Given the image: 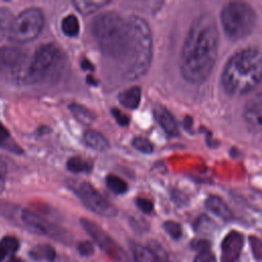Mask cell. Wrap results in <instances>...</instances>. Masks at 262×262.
I'll return each instance as SVG.
<instances>
[{
	"label": "cell",
	"instance_id": "cell-11",
	"mask_svg": "<svg viewBox=\"0 0 262 262\" xmlns=\"http://www.w3.org/2000/svg\"><path fill=\"white\" fill-rule=\"evenodd\" d=\"M21 220L31 230L35 232L47 235L57 241L67 239V233L63 232L61 228L31 211L24 210L21 212Z\"/></svg>",
	"mask_w": 262,
	"mask_h": 262
},
{
	"label": "cell",
	"instance_id": "cell-24",
	"mask_svg": "<svg viewBox=\"0 0 262 262\" xmlns=\"http://www.w3.org/2000/svg\"><path fill=\"white\" fill-rule=\"evenodd\" d=\"M0 146L2 148H6L10 151L17 152V154L21 151L20 147L16 143H14V141L12 140L8 130L1 123H0Z\"/></svg>",
	"mask_w": 262,
	"mask_h": 262
},
{
	"label": "cell",
	"instance_id": "cell-18",
	"mask_svg": "<svg viewBox=\"0 0 262 262\" xmlns=\"http://www.w3.org/2000/svg\"><path fill=\"white\" fill-rule=\"evenodd\" d=\"M135 262H162L148 248L132 242L130 244Z\"/></svg>",
	"mask_w": 262,
	"mask_h": 262
},
{
	"label": "cell",
	"instance_id": "cell-16",
	"mask_svg": "<svg viewBox=\"0 0 262 262\" xmlns=\"http://www.w3.org/2000/svg\"><path fill=\"white\" fill-rule=\"evenodd\" d=\"M206 207L209 211L213 212L218 217L229 220L233 217L231 210L227 207V205L218 196H210L206 201Z\"/></svg>",
	"mask_w": 262,
	"mask_h": 262
},
{
	"label": "cell",
	"instance_id": "cell-33",
	"mask_svg": "<svg viewBox=\"0 0 262 262\" xmlns=\"http://www.w3.org/2000/svg\"><path fill=\"white\" fill-rule=\"evenodd\" d=\"M112 114L114 116V118L116 119V121L118 122L119 125L121 126H127L129 124L130 119L124 114L122 113L120 110L118 108H112Z\"/></svg>",
	"mask_w": 262,
	"mask_h": 262
},
{
	"label": "cell",
	"instance_id": "cell-6",
	"mask_svg": "<svg viewBox=\"0 0 262 262\" xmlns=\"http://www.w3.org/2000/svg\"><path fill=\"white\" fill-rule=\"evenodd\" d=\"M225 35L231 40H238L252 33L256 25V13L245 2H229L220 13Z\"/></svg>",
	"mask_w": 262,
	"mask_h": 262
},
{
	"label": "cell",
	"instance_id": "cell-31",
	"mask_svg": "<svg viewBox=\"0 0 262 262\" xmlns=\"http://www.w3.org/2000/svg\"><path fill=\"white\" fill-rule=\"evenodd\" d=\"M193 262H216V258L210 250H204L195 256Z\"/></svg>",
	"mask_w": 262,
	"mask_h": 262
},
{
	"label": "cell",
	"instance_id": "cell-7",
	"mask_svg": "<svg viewBox=\"0 0 262 262\" xmlns=\"http://www.w3.org/2000/svg\"><path fill=\"white\" fill-rule=\"evenodd\" d=\"M44 26V14L39 8H28L13 18L8 38L16 43H28L39 36Z\"/></svg>",
	"mask_w": 262,
	"mask_h": 262
},
{
	"label": "cell",
	"instance_id": "cell-19",
	"mask_svg": "<svg viewBox=\"0 0 262 262\" xmlns=\"http://www.w3.org/2000/svg\"><path fill=\"white\" fill-rule=\"evenodd\" d=\"M69 110L71 111L75 119L84 125H90L95 119L94 114L89 108H87L82 104L71 103L69 105Z\"/></svg>",
	"mask_w": 262,
	"mask_h": 262
},
{
	"label": "cell",
	"instance_id": "cell-20",
	"mask_svg": "<svg viewBox=\"0 0 262 262\" xmlns=\"http://www.w3.org/2000/svg\"><path fill=\"white\" fill-rule=\"evenodd\" d=\"M108 3L110 1H92V0H85V1L77 0L73 2L77 10H79L82 14H90L96 11L97 9L101 8L102 6L107 5Z\"/></svg>",
	"mask_w": 262,
	"mask_h": 262
},
{
	"label": "cell",
	"instance_id": "cell-14",
	"mask_svg": "<svg viewBox=\"0 0 262 262\" xmlns=\"http://www.w3.org/2000/svg\"><path fill=\"white\" fill-rule=\"evenodd\" d=\"M154 116L168 135L175 136L178 134V126L174 117L163 105L158 104L154 107Z\"/></svg>",
	"mask_w": 262,
	"mask_h": 262
},
{
	"label": "cell",
	"instance_id": "cell-28",
	"mask_svg": "<svg viewBox=\"0 0 262 262\" xmlns=\"http://www.w3.org/2000/svg\"><path fill=\"white\" fill-rule=\"evenodd\" d=\"M0 247L6 254L14 253L18 249V241L14 236H5L0 243Z\"/></svg>",
	"mask_w": 262,
	"mask_h": 262
},
{
	"label": "cell",
	"instance_id": "cell-34",
	"mask_svg": "<svg viewBox=\"0 0 262 262\" xmlns=\"http://www.w3.org/2000/svg\"><path fill=\"white\" fill-rule=\"evenodd\" d=\"M78 251L80 252L81 255L83 256H89L92 255L94 250H93V246L91 243L87 242V241H82L78 244Z\"/></svg>",
	"mask_w": 262,
	"mask_h": 262
},
{
	"label": "cell",
	"instance_id": "cell-10",
	"mask_svg": "<svg viewBox=\"0 0 262 262\" xmlns=\"http://www.w3.org/2000/svg\"><path fill=\"white\" fill-rule=\"evenodd\" d=\"M26 64L27 54L19 48H0V75L13 76L16 79Z\"/></svg>",
	"mask_w": 262,
	"mask_h": 262
},
{
	"label": "cell",
	"instance_id": "cell-26",
	"mask_svg": "<svg viewBox=\"0 0 262 262\" xmlns=\"http://www.w3.org/2000/svg\"><path fill=\"white\" fill-rule=\"evenodd\" d=\"M105 183L107 187L115 193H124L127 191V183L120 177L116 175H108L105 178Z\"/></svg>",
	"mask_w": 262,
	"mask_h": 262
},
{
	"label": "cell",
	"instance_id": "cell-27",
	"mask_svg": "<svg viewBox=\"0 0 262 262\" xmlns=\"http://www.w3.org/2000/svg\"><path fill=\"white\" fill-rule=\"evenodd\" d=\"M164 228L166 230V232L173 237L174 239H178L181 237L182 235V229L179 223L175 222V221H166L164 223Z\"/></svg>",
	"mask_w": 262,
	"mask_h": 262
},
{
	"label": "cell",
	"instance_id": "cell-12",
	"mask_svg": "<svg viewBox=\"0 0 262 262\" xmlns=\"http://www.w3.org/2000/svg\"><path fill=\"white\" fill-rule=\"evenodd\" d=\"M243 117L250 131L262 132V91L246 103Z\"/></svg>",
	"mask_w": 262,
	"mask_h": 262
},
{
	"label": "cell",
	"instance_id": "cell-17",
	"mask_svg": "<svg viewBox=\"0 0 262 262\" xmlns=\"http://www.w3.org/2000/svg\"><path fill=\"white\" fill-rule=\"evenodd\" d=\"M83 139L87 146L98 151H104L110 147V143L106 140V138L97 131H93V130L86 131L84 133Z\"/></svg>",
	"mask_w": 262,
	"mask_h": 262
},
{
	"label": "cell",
	"instance_id": "cell-8",
	"mask_svg": "<svg viewBox=\"0 0 262 262\" xmlns=\"http://www.w3.org/2000/svg\"><path fill=\"white\" fill-rule=\"evenodd\" d=\"M81 225L99 248L115 262H131L128 254L103 229L88 219H81Z\"/></svg>",
	"mask_w": 262,
	"mask_h": 262
},
{
	"label": "cell",
	"instance_id": "cell-4",
	"mask_svg": "<svg viewBox=\"0 0 262 262\" xmlns=\"http://www.w3.org/2000/svg\"><path fill=\"white\" fill-rule=\"evenodd\" d=\"M131 33V47L128 59L122 69L126 79L142 77L149 69L152 56V38L147 23L139 16L128 18Z\"/></svg>",
	"mask_w": 262,
	"mask_h": 262
},
{
	"label": "cell",
	"instance_id": "cell-3",
	"mask_svg": "<svg viewBox=\"0 0 262 262\" xmlns=\"http://www.w3.org/2000/svg\"><path fill=\"white\" fill-rule=\"evenodd\" d=\"M91 33L101 51L125 66L131 47V33L127 18L114 11L97 15L91 24Z\"/></svg>",
	"mask_w": 262,
	"mask_h": 262
},
{
	"label": "cell",
	"instance_id": "cell-39",
	"mask_svg": "<svg viewBox=\"0 0 262 262\" xmlns=\"http://www.w3.org/2000/svg\"><path fill=\"white\" fill-rule=\"evenodd\" d=\"M5 255H6V253H5L4 250L0 247V262L3 260V258L5 257Z\"/></svg>",
	"mask_w": 262,
	"mask_h": 262
},
{
	"label": "cell",
	"instance_id": "cell-21",
	"mask_svg": "<svg viewBox=\"0 0 262 262\" xmlns=\"http://www.w3.org/2000/svg\"><path fill=\"white\" fill-rule=\"evenodd\" d=\"M30 255L35 260H38V261L46 260L51 262L55 258V251L49 245H40L33 248Z\"/></svg>",
	"mask_w": 262,
	"mask_h": 262
},
{
	"label": "cell",
	"instance_id": "cell-2",
	"mask_svg": "<svg viewBox=\"0 0 262 262\" xmlns=\"http://www.w3.org/2000/svg\"><path fill=\"white\" fill-rule=\"evenodd\" d=\"M221 82L231 95H244L262 82V51L254 48L241 50L226 62Z\"/></svg>",
	"mask_w": 262,
	"mask_h": 262
},
{
	"label": "cell",
	"instance_id": "cell-22",
	"mask_svg": "<svg viewBox=\"0 0 262 262\" xmlns=\"http://www.w3.org/2000/svg\"><path fill=\"white\" fill-rule=\"evenodd\" d=\"M92 163L80 157H72L67 162V168L74 173H88L92 170Z\"/></svg>",
	"mask_w": 262,
	"mask_h": 262
},
{
	"label": "cell",
	"instance_id": "cell-37",
	"mask_svg": "<svg viewBox=\"0 0 262 262\" xmlns=\"http://www.w3.org/2000/svg\"><path fill=\"white\" fill-rule=\"evenodd\" d=\"M81 67H82V69L87 70V71H93L94 70V67L92 66V63L88 59H86V58H84L81 61Z\"/></svg>",
	"mask_w": 262,
	"mask_h": 262
},
{
	"label": "cell",
	"instance_id": "cell-13",
	"mask_svg": "<svg viewBox=\"0 0 262 262\" xmlns=\"http://www.w3.org/2000/svg\"><path fill=\"white\" fill-rule=\"evenodd\" d=\"M244 246V236L237 231L229 232L221 244V262H235Z\"/></svg>",
	"mask_w": 262,
	"mask_h": 262
},
{
	"label": "cell",
	"instance_id": "cell-5",
	"mask_svg": "<svg viewBox=\"0 0 262 262\" xmlns=\"http://www.w3.org/2000/svg\"><path fill=\"white\" fill-rule=\"evenodd\" d=\"M61 60V51L53 43H46L37 48L31 60L27 62L15 81L24 84H35L51 75Z\"/></svg>",
	"mask_w": 262,
	"mask_h": 262
},
{
	"label": "cell",
	"instance_id": "cell-1",
	"mask_svg": "<svg viewBox=\"0 0 262 262\" xmlns=\"http://www.w3.org/2000/svg\"><path fill=\"white\" fill-rule=\"evenodd\" d=\"M219 43V32L214 17L202 14L191 24L185 38L181 55L182 77L191 84L208 79L214 69Z\"/></svg>",
	"mask_w": 262,
	"mask_h": 262
},
{
	"label": "cell",
	"instance_id": "cell-32",
	"mask_svg": "<svg viewBox=\"0 0 262 262\" xmlns=\"http://www.w3.org/2000/svg\"><path fill=\"white\" fill-rule=\"evenodd\" d=\"M136 205H137V207H138L142 212H144V213H146V214L150 213V212L152 211V209H154L152 203H151L149 200L144 199V198H137V199H136Z\"/></svg>",
	"mask_w": 262,
	"mask_h": 262
},
{
	"label": "cell",
	"instance_id": "cell-35",
	"mask_svg": "<svg viewBox=\"0 0 262 262\" xmlns=\"http://www.w3.org/2000/svg\"><path fill=\"white\" fill-rule=\"evenodd\" d=\"M6 175H7V166L4 160L0 157V194L2 193L5 187Z\"/></svg>",
	"mask_w": 262,
	"mask_h": 262
},
{
	"label": "cell",
	"instance_id": "cell-29",
	"mask_svg": "<svg viewBox=\"0 0 262 262\" xmlns=\"http://www.w3.org/2000/svg\"><path fill=\"white\" fill-rule=\"evenodd\" d=\"M132 144L136 149L144 154H150L154 150L152 144L143 137H135L132 140Z\"/></svg>",
	"mask_w": 262,
	"mask_h": 262
},
{
	"label": "cell",
	"instance_id": "cell-9",
	"mask_svg": "<svg viewBox=\"0 0 262 262\" xmlns=\"http://www.w3.org/2000/svg\"><path fill=\"white\" fill-rule=\"evenodd\" d=\"M78 195L89 210L100 216L114 217L118 213L117 208L88 182L80 184L78 188Z\"/></svg>",
	"mask_w": 262,
	"mask_h": 262
},
{
	"label": "cell",
	"instance_id": "cell-38",
	"mask_svg": "<svg viewBox=\"0 0 262 262\" xmlns=\"http://www.w3.org/2000/svg\"><path fill=\"white\" fill-rule=\"evenodd\" d=\"M7 262H25L23 259H20V258H18V257H13V258H11L10 260H8Z\"/></svg>",
	"mask_w": 262,
	"mask_h": 262
},
{
	"label": "cell",
	"instance_id": "cell-30",
	"mask_svg": "<svg viewBox=\"0 0 262 262\" xmlns=\"http://www.w3.org/2000/svg\"><path fill=\"white\" fill-rule=\"evenodd\" d=\"M250 244L253 250V254L258 260H262V242L257 237H250Z\"/></svg>",
	"mask_w": 262,
	"mask_h": 262
},
{
	"label": "cell",
	"instance_id": "cell-25",
	"mask_svg": "<svg viewBox=\"0 0 262 262\" xmlns=\"http://www.w3.org/2000/svg\"><path fill=\"white\" fill-rule=\"evenodd\" d=\"M13 20L12 12L4 7H0V40L9 33Z\"/></svg>",
	"mask_w": 262,
	"mask_h": 262
},
{
	"label": "cell",
	"instance_id": "cell-23",
	"mask_svg": "<svg viewBox=\"0 0 262 262\" xmlns=\"http://www.w3.org/2000/svg\"><path fill=\"white\" fill-rule=\"evenodd\" d=\"M61 30L64 35L69 37H75L79 34L80 31V26H79V20L74 14L67 15L62 20H61Z\"/></svg>",
	"mask_w": 262,
	"mask_h": 262
},
{
	"label": "cell",
	"instance_id": "cell-15",
	"mask_svg": "<svg viewBox=\"0 0 262 262\" xmlns=\"http://www.w3.org/2000/svg\"><path fill=\"white\" fill-rule=\"evenodd\" d=\"M140 98H141V91H140V88L137 86L129 87L118 95V99L120 103L130 110H134L139 105Z\"/></svg>",
	"mask_w": 262,
	"mask_h": 262
},
{
	"label": "cell",
	"instance_id": "cell-36",
	"mask_svg": "<svg viewBox=\"0 0 262 262\" xmlns=\"http://www.w3.org/2000/svg\"><path fill=\"white\" fill-rule=\"evenodd\" d=\"M191 247L201 252V251H204V250H209L210 243L207 242V241H204V239H195V241H192Z\"/></svg>",
	"mask_w": 262,
	"mask_h": 262
}]
</instances>
